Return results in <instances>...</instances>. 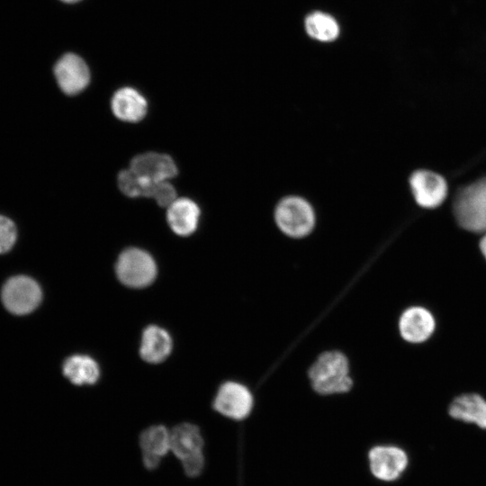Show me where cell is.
I'll list each match as a JSON object with an SVG mask.
<instances>
[{"label": "cell", "instance_id": "cell-1", "mask_svg": "<svg viewBox=\"0 0 486 486\" xmlns=\"http://www.w3.org/2000/svg\"><path fill=\"white\" fill-rule=\"evenodd\" d=\"M313 390L320 395L346 393L353 386L346 356L340 352H326L319 356L309 371Z\"/></svg>", "mask_w": 486, "mask_h": 486}, {"label": "cell", "instance_id": "cell-2", "mask_svg": "<svg viewBox=\"0 0 486 486\" xmlns=\"http://www.w3.org/2000/svg\"><path fill=\"white\" fill-rule=\"evenodd\" d=\"M204 439L198 426L184 422L170 429V452L181 462L184 472L190 478L204 470Z\"/></svg>", "mask_w": 486, "mask_h": 486}, {"label": "cell", "instance_id": "cell-3", "mask_svg": "<svg viewBox=\"0 0 486 486\" xmlns=\"http://www.w3.org/2000/svg\"><path fill=\"white\" fill-rule=\"evenodd\" d=\"M410 459L407 450L398 444L381 442L373 445L366 453V464L374 480L392 484L407 472Z\"/></svg>", "mask_w": 486, "mask_h": 486}, {"label": "cell", "instance_id": "cell-4", "mask_svg": "<svg viewBox=\"0 0 486 486\" xmlns=\"http://www.w3.org/2000/svg\"><path fill=\"white\" fill-rule=\"evenodd\" d=\"M454 214L463 229L486 232V177L459 190L454 201Z\"/></svg>", "mask_w": 486, "mask_h": 486}, {"label": "cell", "instance_id": "cell-5", "mask_svg": "<svg viewBox=\"0 0 486 486\" xmlns=\"http://www.w3.org/2000/svg\"><path fill=\"white\" fill-rule=\"evenodd\" d=\"M274 220L284 234L292 238H302L312 230L315 213L307 200L291 195L278 202L274 211Z\"/></svg>", "mask_w": 486, "mask_h": 486}, {"label": "cell", "instance_id": "cell-6", "mask_svg": "<svg viewBox=\"0 0 486 486\" xmlns=\"http://www.w3.org/2000/svg\"><path fill=\"white\" fill-rule=\"evenodd\" d=\"M157 265L145 250L131 248L118 257L115 272L120 282L130 288H143L153 283L157 276Z\"/></svg>", "mask_w": 486, "mask_h": 486}, {"label": "cell", "instance_id": "cell-7", "mask_svg": "<svg viewBox=\"0 0 486 486\" xmlns=\"http://www.w3.org/2000/svg\"><path fill=\"white\" fill-rule=\"evenodd\" d=\"M40 285L32 278L18 275L10 278L2 290V301L12 313L24 315L34 310L41 301Z\"/></svg>", "mask_w": 486, "mask_h": 486}, {"label": "cell", "instance_id": "cell-8", "mask_svg": "<svg viewBox=\"0 0 486 486\" xmlns=\"http://www.w3.org/2000/svg\"><path fill=\"white\" fill-rule=\"evenodd\" d=\"M254 408V397L245 385L227 382L218 390L213 409L221 416L235 421L247 419Z\"/></svg>", "mask_w": 486, "mask_h": 486}, {"label": "cell", "instance_id": "cell-9", "mask_svg": "<svg viewBox=\"0 0 486 486\" xmlns=\"http://www.w3.org/2000/svg\"><path fill=\"white\" fill-rule=\"evenodd\" d=\"M410 185L416 202L426 209H434L441 205L448 193L445 177L427 169L413 172L410 177Z\"/></svg>", "mask_w": 486, "mask_h": 486}, {"label": "cell", "instance_id": "cell-10", "mask_svg": "<svg viewBox=\"0 0 486 486\" xmlns=\"http://www.w3.org/2000/svg\"><path fill=\"white\" fill-rule=\"evenodd\" d=\"M56 81L66 94L82 92L90 81V71L79 55L67 52L59 57L53 68Z\"/></svg>", "mask_w": 486, "mask_h": 486}, {"label": "cell", "instance_id": "cell-11", "mask_svg": "<svg viewBox=\"0 0 486 486\" xmlns=\"http://www.w3.org/2000/svg\"><path fill=\"white\" fill-rule=\"evenodd\" d=\"M130 168L140 177L150 182L168 181L177 174L174 160L166 154L156 152L136 156Z\"/></svg>", "mask_w": 486, "mask_h": 486}, {"label": "cell", "instance_id": "cell-12", "mask_svg": "<svg viewBox=\"0 0 486 486\" xmlns=\"http://www.w3.org/2000/svg\"><path fill=\"white\" fill-rule=\"evenodd\" d=\"M142 462L148 470L156 469L170 451V429L163 425H153L140 435Z\"/></svg>", "mask_w": 486, "mask_h": 486}, {"label": "cell", "instance_id": "cell-13", "mask_svg": "<svg viewBox=\"0 0 486 486\" xmlns=\"http://www.w3.org/2000/svg\"><path fill=\"white\" fill-rule=\"evenodd\" d=\"M436 327L432 314L423 307H411L406 310L399 322L401 337L411 343L426 341Z\"/></svg>", "mask_w": 486, "mask_h": 486}, {"label": "cell", "instance_id": "cell-14", "mask_svg": "<svg viewBox=\"0 0 486 486\" xmlns=\"http://www.w3.org/2000/svg\"><path fill=\"white\" fill-rule=\"evenodd\" d=\"M448 414L454 420L486 430V400L478 393H464L454 398Z\"/></svg>", "mask_w": 486, "mask_h": 486}, {"label": "cell", "instance_id": "cell-15", "mask_svg": "<svg viewBox=\"0 0 486 486\" xmlns=\"http://www.w3.org/2000/svg\"><path fill=\"white\" fill-rule=\"evenodd\" d=\"M200 209L188 198H176L168 207L166 219L171 230L179 236L193 234L198 226Z\"/></svg>", "mask_w": 486, "mask_h": 486}, {"label": "cell", "instance_id": "cell-16", "mask_svg": "<svg viewBox=\"0 0 486 486\" xmlns=\"http://www.w3.org/2000/svg\"><path fill=\"white\" fill-rule=\"evenodd\" d=\"M147 101L137 90L123 87L117 90L112 99L114 115L124 122H136L147 113Z\"/></svg>", "mask_w": 486, "mask_h": 486}, {"label": "cell", "instance_id": "cell-17", "mask_svg": "<svg viewBox=\"0 0 486 486\" xmlns=\"http://www.w3.org/2000/svg\"><path fill=\"white\" fill-rule=\"evenodd\" d=\"M172 339L169 333L158 326L147 327L141 338L140 354L141 358L150 364L163 362L170 355Z\"/></svg>", "mask_w": 486, "mask_h": 486}, {"label": "cell", "instance_id": "cell-18", "mask_svg": "<svg viewBox=\"0 0 486 486\" xmlns=\"http://www.w3.org/2000/svg\"><path fill=\"white\" fill-rule=\"evenodd\" d=\"M63 374L75 385L95 383L100 376L99 365L94 359L85 355H74L66 359Z\"/></svg>", "mask_w": 486, "mask_h": 486}, {"label": "cell", "instance_id": "cell-19", "mask_svg": "<svg viewBox=\"0 0 486 486\" xmlns=\"http://www.w3.org/2000/svg\"><path fill=\"white\" fill-rule=\"evenodd\" d=\"M307 33L320 41H332L339 34V27L336 20L324 13L315 12L305 20Z\"/></svg>", "mask_w": 486, "mask_h": 486}, {"label": "cell", "instance_id": "cell-20", "mask_svg": "<svg viewBox=\"0 0 486 486\" xmlns=\"http://www.w3.org/2000/svg\"><path fill=\"white\" fill-rule=\"evenodd\" d=\"M150 183L137 176L130 168L122 170L118 176L121 191L130 197H146Z\"/></svg>", "mask_w": 486, "mask_h": 486}, {"label": "cell", "instance_id": "cell-21", "mask_svg": "<svg viewBox=\"0 0 486 486\" xmlns=\"http://www.w3.org/2000/svg\"><path fill=\"white\" fill-rule=\"evenodd\" d=\"M17 238V229L14 222L0 214V254L9 251Z\"/></svg>", "mask_w": 486, "mask_h": 486}, {"label": "cell", "instance_id": "cell-22", "mask_svg": "<svg viewBox=\"0 0 486 486\" xmlns=\"http://www.w3.org/2000/svg\"><path fill=\"white\" fill-rule=\"evenodd\" d=\"M480 248L483 256L486 259V232L484 233L483 237L482 238L480 241Z\"/></svg>", "mask_w": 486, "mask_h": 486}, {"label": "cell", "instance_id": "cell-23", "mask_svg": "<svg viewBox=\"0 0 486 486\" xmlns=\"http://www.w3.org/2000/svg\"><path fill=\"white\" fill-rule=\"evenodd\" d=\"M58 1L65 4H76L80 3L83 0H58Z\"/></svg>", "mask_w": 486, "mask_h": 486}]
</instances>
